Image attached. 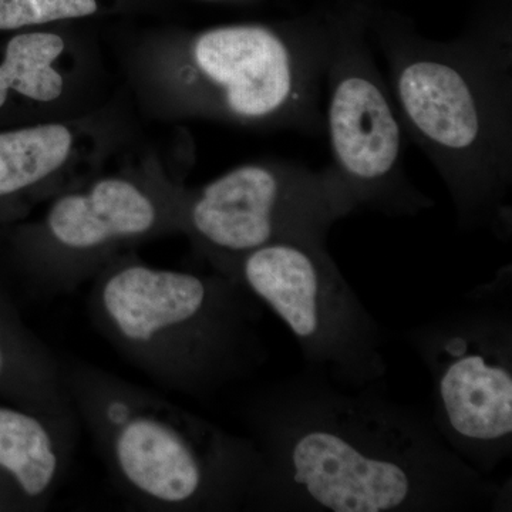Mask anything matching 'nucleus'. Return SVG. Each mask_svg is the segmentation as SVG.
<instances>
[{"instance_id": "13", "label": "nucleus", "mask_w": 512, "mask_h": 512, "mask_svg": "<svg viewBox=\"0 0 512 512\" xmlns=\"http://www.w3.org/2000/svg\"><path fill=\"white\" fill-rule=\"evenodd\" d=\"M64 42L55 33H26L13 37L0 64V107L10 89L36 101L56 100L63 92V77L52 67L62 55Z\"/></svg>"}, {"instance_id": "11", "label": "nucleus", "mask_w": 512, "mask_h": 512, "mask_svg": "<svg viewBox=\"0 0 512 512\" xmlns=\"http://www.w3.org/2000/svg\"><path fill=\"white\" fill-rule=\"evenodd\" d=\"M399 96L407 116L431 141L464 150L477 140L480 116L464 77L439 62H414L400 74Z\"/></svg>"}, {"instance_id": "2", "label": "nucleus", "mask_w": 512, "mask_h": 512, "mask_svg": "<svg viewBox=\"0 0 512 512\" xmlns=\"http://www.w3.org/2000/svg\"><path fill=\"white\" fill-rule=\"evenodd\" d=\"M67 393L111 483L140 510H248L254 441L100 367L64 360Z\"/></svg>"}, {"instance_id": "8", "label": "nucleus", "mask_w": 512, "mask_h": 512, "mask_svg": "<svg viewBox=\"0 0 512 512\" xmlns=\"http://www.w3.org/2000/svg\"><path fill=\"white\" fill-rule=\"evenodd\" d=\"M194 56L204 76L224 90L229 109L238 116H269L291 97V57L268 29L210 30L197 40Z\"/></svg>"}, {"instance_id": "6", "label": "nucleus", "mask_w": 512, "mask_h": 512, "mask_svg": "<svg viewBox=\"0 0 512 512\" xmlns=\"http://www.w3.org/2000/svg\"><path fill=\"white\" fill-rule=\"evenodd\" d=\"M345 201L319 191L286 187L258 165L237 168L207 185L192 202L188 222L217 266L272 244H318L326 225L346 210Z\"/></svg>"}, {"instance_id": "12", "label": "nucleus", "mask_w": 512, "mask_h": 512, "mask_svg": "<svg viewBox=\"0 0 512 512\" xmlns=\"http://www.w3.org/2000/svg\"><path fill=\"white\" fill-rule=\"evenodd\" d=\"M72 141L62 124L0 133V197L26 190L59 170Z\"/></svg>"}, {"instance_id": "14", "label": "nucleus", "mask_w": 512, "mask_h": 512, "mask_svg": "<svg viewBox=\"0 0 512 512\" xmlns=\"http://www.w3.org/2000/svg\"><path fill=\"white\" fill-rule=\"evenodd\" d=\"M96 12V0H0V30L84 18Z\"/></svg>"}, {"instance_id": "3", "label": "nucleus", "mask_w": 512, "mask_h": 512, "mask_svg": "<svg viewBox=\"0 0 512 512\" xmlns=\"http://www.w3.org/2000/svg\"><path fill=\"white\" fill-rule=\"evenodd\" d=\"M94 328L164 389L210 397L256 372L268 349L262 305L234 279L114 261L94 276Z\"/></svg>"}, {"instance_id": "9", "label": "nucleus", "mask_w": 512, "mask_h": 512, "mask_svg": "<svg viewBox=\"0 0 512 512\" xmlns=\"http://www.w3.org/2000/svg\"><path fill=\"white\" fill-rule=\"evenodd\" d=\"M79 423L0 406V473L8 476L23 507H49L72 464Z\"/></svg>"}, {"instance_id": "7", "label": "nucleus", "mask_w": 512, "mask_h": 512, "mask_svg": "<svg viewBox=\"0 0 512 512\" xmlns=\"http://www.w3.org/2000/svg\"><path fill=\"white\" fill-rule=\"evenodd\" d=\"M161 210L153 195L121 178H104L84 192L56 200L46 215V251L33 265L40 291H76L107 265L110 249L157 231Z\"/></svg>"}, {"instance_id": "1", "label": "nucleus", "mask_w": 512, "mask_h": 512, "mask_svg": "<svg viewBox=\"0 0 512 512\" xmlns=\"http://www.w3.org/2000/svg\"><path fill=\"white\" fill-rule=\"evenodd\" d=\"M306 367L269 384L245 410L261 468L248 510L504 511L511 484L457 456L429 417Z\"/></svg>"}, {"instance_id": "5", "label": "nucleus", "mask_w": 512, "mask_h": 512, "mask_svg": "<svg viewBox=\"0 0 512 512\" xmlns=\"http://www.w3.org/2000/svg\"><path fill=\"white\" fill-rule=\"evenodd\" d=\"M218 271L284 322L308 367L345 389L382 386V325L318 244L272 242Z\"/></svg>"}, {"instance_id": "4", "label": "nucleus", "mask_w": 512, "mask_h": 512, "mask_svg": "<svg viewBox=\"0 0 512 512\" xmlns=\"http://www.w3.org/2000/svg\"><path fill=\"white\" fill-rule=\"evenodd\" d=\"M431 379V423L457 456L485 476L512 453V306H466L403 330Z\"/></svg>"}, {"instance_id": "10", "label": "nucleus", "mask_w": 512, "mask_h": 512, "mask_svg": "<svg viewBox=\"0 0 512 512\" xmlns=\"http://www.w3.org/2000/svg\"><path fill=\"white\" fill-rule=\"evenodd\" d=\"M330 137L339 163L357 180L377 181L392 171L400 153V127L376 84L349 77L330 101Z\"/></svg>"}]
</instances>
